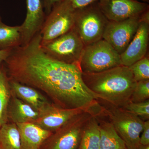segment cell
Masks as SVG:
<instances>
[{
  "label": "cell",
  "instance_id": "obj_26",
  "mask_svg": "<svg viewBox=\"0 0 149 149\" xmlns=\"http://www.w3.org/2000/svg\"><path fill=\"white\" fill-rule=\"evenodd\" d=\"M142 133V135L140 136V144L144 146L149 145V120L144 121Z\"/></svg>",
  "mask_w": 149,
  "mask_h": 149
},
{
  "label": "cell",
  "instance_id": "obj_12",
  "mask_svg": "<svg viewBox=\"0 0 149 149\" xmlns=\"http://www.w3.org/2000/svg\"><path fill=\"white\" fill-rule=\"evenodd\" d=\"M27 14L20 26L22 42L21 46L27 45L40 33L46 17L43 0H26Z\"/></svg>",
  "mask_w": 149,
  "mask_h": 149
},
{
  "label": "cell",
  "instance_id": "obj_17",
  "mask_svg": "<svg viewBox=\"0 0 149 149\" xmlns=\"http://www.w3.org/2000/svg\"><path fill=\"white\" fill-rule=\"evenodd\" d=\"M100 130V149H128L111 123L97 116Z\"/></svg>",
  "mask_w": 149,
  "mask_h": 149
},
{
  "label": "cell",
  "instance_id": "obj_9",
  "mask_svg": "<svg viewBox=\"0 0 149 149\" xmlns=\"http://www.w3.org/2000/svg\"><path fill=\"white\" fill-rule=\"evenodd\" d=\"M141 15L120 21H109L106 27L103 39L121 54L135 36L141 22Z\"/></svg>",
  "mask_w": 149,
  "mask_h": 149
},
{
  "label": "cell",
  "instance_id": "obj_14",
  "mask_svg": "<svg viewBox=\"0 0 149 149\" xmlns=\"http://www.w3.org/2000/svg\"><path fill=\"white\" fill-rule=\"evenodd\" d=\"M9 84L12 95L28 104L39 112L52 103L35 88L10 78Z\"/></svg>",
  "mask_w": 149,
  "mask_h": 149
},
{
  "label": "cell",
  "instance_id": "obj_28",
  "mask_svg": "<svg viewBox=\"0 0 149 149\" xmlns=\"http://www.w3.org/2000/svg\"><path fill=\"white\" fill-rule=\"evenodd\" d=\"M13 49L0 50V64L3 62L9 56L11 53Z\"/></svg>",
  "mask_w": 149,
  "mask_h": 149
},
{
  "label": "cell",
  "instance_id": "obj_7",
  "mask_svg": "<svg viewBox=\"0 0 149 149\" xmlns=\"http://www.w3.org/2000/svg\"><path fill=\"white\" fill-rule=\"evenodd\" d=\"M49 56L67 64H78L85 45L73 29L45 43H40Z\"/></svg>",
  "mask_w": 149,
  "mask_h": 149
},
{
  "label": "cell",
  "instance_id": "obj_29",
  "mask_svg": "<svg viewBox=\"0 0 149 149\" xmlns=\"http://www.w3.org/2000/svg\"><path fill=\"white\" fill-rule=\"evenodd\" d=\"M138 149H149V145L144 146V145L140 144Z\"/></svg>",
  "mask_w": 149,
  "mask_h": 149
},
{
  "label": "cell",
  "instance_id": "obj_16",
  "mask_svg": "<svg viewBox=\"0 0 149 149\" xmlns=\"http://www.w3.org/2000/svg\"><path fill=\"white\" fill-rule=\"evenodd\" d=\"M39 116V112L12 95L7 112V122L16 124L34 123Z\"/></svg>",
  "mask_w": 149,
  "mask_h": 149
},
{
  "label": "cell",
  "instance_id": "obj_20",
  "mask_svg": "<svg viewBox=\"0 0 149 149\" xmlns=\"http://www.w3.org/2000/svg\"><path fill=\"white\" fill-rule=\"evenodd\" d=\"M0 149H22L19 131L15 123L7 122L0 127Z\"/></svg>",
  "mask_w": 149,
  "mask_h": 149
},
{
  "label": "cell",
  "instance_id": "obj_18",
  "mask_svg": "<svg viewBox=\"0 0 149 149\" xmlns=\"http://www.w3.org/2000/svg\"><path fill=\"white\" fill-rule=\"evenodd\" d=\"M94 115L86 123L77 149H100V130L97 116Z\"/></svg>",
  "mask_w": 149,
  "mask_h": 149
},
{
  "label": "cell",
  "instance_id": "obj_10",
  "mask_svg": "<svg viewBox=\"0 0 149 149\" xmlns=\"http://www.w3.org/2000/svg\"><path fill=\"white\" fill-rule=\"evenodd\" d=\"M149 36V9L141 15L139 28L126 49L120 55L121 65L129 67L146 56Z\"/></svg>",
  "mask_w": 149,
  "mask_h": 149
},
{
  "label": "cell",
  "instance_id": "obj_21",
  "mask_svg": "<svg viewBox=\"0 0 149 149\" xmlns=\"http://www.w3.org/2000/svg\"><path fill=\"white\" fill-rule=\"evenodd\" d=\"M20 26H10L0 22V50L12 49L22 45Z\"/></svg>",
  "mask_w": 149,
  "mask_h": 149
},
{
  "label": "cell",
  "instance_id": "obj_5",
  "mask_svg": "<svg viewBox=\"0 0 149 149\" xmlns=\"http://www.w3.org/2000/svg\"><path fill=\"white\" fill-rule=\"evenodd\" d=\"M95 112L84 111L52 133L40 149H77L86 123Z\"/></svg>",
  "mask_w": 149,
  "mask_h": 149
},
{
  "label": "cell",
  "instance_id": "obj_3",
  "mask_svg": "<svg viewBox=\"0 0 149 149\" xmlns=\"http://www.w3.org/2000/svg\"><path fill=\"white\" fill-rule=\"evenodd\" d=\"M120 65V55L103 39L85 46L79 62L83 73H98Z\"/></svg>",
  "mask_w": 149,
  "mask_h": 149
},
{
  "label": "cell",
  "instance_id": "obj_22",
  "mask_svg": "<svg viewBox=\"0 0 149 149\" xmlns=\"http://www.w3.org/2000/svg\"><path fill=\"white\" fill-rule=\"evenodd\" d=\"M136 82L149 80V59L145 56L128 67Z\"/></svg>",
  "mask_w": 149,
  "mask_h": 149
},
{
  "label": "cell",
  "instance_id": "obj_15",
  "mask_svg": "<svg viewBox=\"0 0 149 149\" xmlns=\"http://www.w3.org/2000/svg\"><path fill=\"white\" fill-rule=\"evenodd\" d=\"M22 149H40L53 132L43 129L33 123L16 124Z\"/></svg>",
  "mask_w": 149,
  "mask_h": 149
},
{
  "label": "cell",
  "instance_id": "obj_27",
  "mask_svg": "<svg viewBox=\"0 0 149 149\" xmlns=\"http://www.w3.org/2000/svg\"><path fill=\"white\" fill-rule=\"evenodd\" d=\"M62 0H43L44 10L46 15L50 13L53 8L56 5L60 2Z\"/></svg>",
  "mask_w": 149,
  "mask_h": 149
},
{
  "label": "cell",
  "instance_id": "obj_25",
  "mask_svg": "<svg viewBox=\"0 0 149 149\" xmlns=\"http://www.w3.org/2000/svg\"><path fill=\"white\" fill-rule=\"evenodd\" d=\"M74 10L84 8L100 0H68Z\"/></svg>",
  "mask_w": 149,
  "mask_h": 149
},
{
  "label": "cell",
  "instance_id": "obj_13",
  "mask_svg": "<svg viewBox=\"0 0 149 149\" xmlns=\"http://www.w3.org/2000/svg\"><path fill=\"white\" fill-rule=\"evenodd\" d=\"M83 111L84 110L79 109L62 108L51 103L39 112V117L33 123L53 133Z\"/></svg>",
  "mask_w": 149,
  "mask_h": 149
},
{
  "label": "cell",
  "instance_id": "obj_19",
  "mask_svg": "<svg viewBox=\"0 0 149 149\" xmlns=\"http://www.w3.org/2000/svg\"><path fill=\"white\" fill-rule=\"evenodd\" d=\"M11 96L9 78L3 62L0 64V127L8 122L7 112Z\"/></svg>",
  "mask_w": 149,
  "mask_h": 149
},
{
  "label": "cell",
  "instance_id": "obj_4",
  "mask_svg": "<svg viewBox=\"0 0 149 149\" xmlns=\"http://www.w3.org/2000/svg\"><path fill=\"white\" fill-rule=\"evenodd\" d=\"M109 22L97 2L75 10L72 29L84 45L87 46L103 39Z\"/></svg>",
  "mask_w": 149,
  "mask_h": 149
},
{
  "label": "cell",
  "instance_id": "obj_24",
  "mask_svg": "<svg viewBox=\"0 0 149 149\" xmlns=\"http://www.w3.org/2000/svg\"><path fill=\"white\" fill-rule=\"evenodd\" d=\"M149 99V80L137 82L130 99V102H140Z\"/></svg>",
  "mask_w": 149,
  "mask_h": 149
},
{
  "label": "cell",
  "instance_id": "obj_6",
  "mask_svg": "<svg viewBox=\"0 0 149 149\" xmlns=\"http://www.w3.org/2000/svg\"><path fill=\"white\" fill-rule=\"evenodd\" d=\"M102 107V113L109 118L128 149H138L144 120L122 108L109 105Z\"/></svg>",
  "mask_w": 149,
  "mask_h": 149
},
{
  "label": "cell",
  "instance_id": "obj_1",
  "mask_svg": "<svg viewBox=\"0 0 149 149\" xmlns=\"http://www.w3.org/2000/svg\"><path fill=\"white\" fill-rule=\"evenodd\" d=\"M41 42L39 33L27 45L14 48L3 62L9 77L41 90L59 107L94 111L99 102L84 83L79 65L49 56Z\"/></svg>",
  "mask_w": 149,
  "mask_h": 149
},
{
  "label": "cell",
  "instance_id": "obj_23",
  "mask_svg": "<svg viewBox=\"0 0 149 149\" xmlns=\"http://www.w3.org/2000/svg\"><path fill=\"white\" fill-rule=\"evenodd\" d=\"M122 108L137 116L142 120L149 119V100L140 102H130Z\"/></svg>",
  "mask_w": 149,
  "mask_h": 149
},
{
  "label": "cell",
  "instance_id": "obj_11",
  "mask_svg": "<svg viewBox=\"0 0 149 149\" xmlns=\"http://www.w3.org/2000/svg\"><path fill=\"white\" fill-rule=\"evenodd\" d=\"M98 3L109 21H120L140 16L149 8L148 3L137 0H100Z\"/></svg>",
  "mask_w": 149,
  "mask_h": 149
},
{
  "label": "cell",
  "instance_id": "obj_30",
  "mask_svg": "<svg viewBox=\"0 0 149 149\" xmlns=\"http://www.w3.org/2000/svg\"><path fill=\"white\" fill-rule=\"evenodd\" d=\"M137 1H140L143 2L148 3H149V0H137Z\"/></svg>",
  "mask_w": 149,
  "mask_h": 149
},
{
  "label": "cell",
  "instance_id": "obj_31",
  "mask_svg": "<svg viewBox=\"0 0 149 149\" xmlns=\"http://www.w3.org/2000/svg\"><path fill=\"white\" fill-rule=\"evenodd\" d=\"M2 21V18L1 17V15H0V22Z\"/></svg>",
  "mask_w": 149,
  "mask_h": 149
},
{
  "label": "cell",
  "instance_id": "obj_8",
  "mask_svg": "<svg viewBox=\"0 0 149 149\" xmlns=\"http://www.w3.org/2000/svg\"><path fill=\"white\" fill-rule=\"evenodd\" d=\"M74 12L68 0H62L56 5L46 16L40 30L41 43L55 39L72 29Z\"/></svg>",
  "mask_w": 149,
  "mask_h": 149
},
{
  "label": "cell",
  "instance_id": "obj_2",
  "mask_svg": "<svg viewBox=\"0 0 149 149\" xmlns=\"http://www.w3.org/2000/svg\"><path fill=\"white\" fill-rule=\"evenodd\" d=\"M82 77L97 100L119 108L130 102L137 83L128 67L123 65L98 73H82Z\"/></svg>",
  "mask_w": 149,
  "mask_h": 149
}]
</instances>
